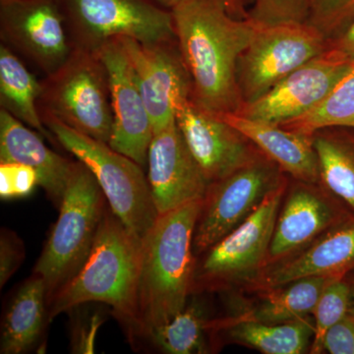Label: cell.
Masks as SVG:
<instances>
[{"label": "cell", "mask_w": 354, "mask_h": 354, "mask_svg": "<svg viewBox=\"0 0 354 354\" xmlns=\"http://www.w3.org/2000/svg\"><path fill=\"white\" fill-rule=\"evenodd\" d=\"M39 186L37 171L19 162H0V197L18 199L32 194Z\"/></svg>", "instance_id": "31"}, {"label": "cell", "mask_w": 354, "mask_h": 354, "mask_svg": "<svg viewBox=\"0 0 354 354\" xmlns=\"http://www.w3.org/2000/svg\"><path fill=\"white\" fill-rule=\"evenodd\" d=\"M285 174L261 152L232 174L209 183L195 228V255L206 252L243 223L266 198L288 183Z\"/></svg>", "instance_id": "8"}, {"label": "cell", "mask_w": 354, "mask_h": 354, "mask_svg": "<svg viewBox=\"0 0 354 354\" xmlns=\"http://www.w3.org/2000/svg\"><path fill=\"white\" fill-rule=\"evenodd\" d=\"M354 15V0H310L308 23L332 39Z\"/></svg>", "instance_id": "30"}, {"label": "cell", "mask_w": 354, "mask_h": 354, "mask_svg": "<svg viewBox=\"0 0 354 354\" xmlns=\"http://www.w3.org/2000/svg\"><path fill=\"white\" fill-rule=\"evenodd\" d=\"M349 302L351 288L342 278L335 279L326 286L313 311L314 337L310 353H323L326 333L348 315Z\"/></svg>", "instance_id": "28"}, {"label": "cell", "mask_w": 354, "mask_h": 354, "mask_svg": "<svg viewBox=\"0 0 354 354\" xmlns=\"http://www.w3.org/2000/svg\"><path fill=\"white\" fill-rule=\"evenodd\" d=\"M329 46V39L309 23L257 27L237 62V84L243 104L259 99Z\"/></svg>", "instance_id": "9"}, {"label": "cell", "mask_w": 354, "mask_h": 354, "mask_svg": "<svg viewBox=\"0 0 354 354\" xmlns=\"http://www.w3.org/2000/svg\"><path fill=\"white\" fill-rule=\"evenodd\" d=\"M329 41L330 46L341 51L354 62V15Z\"/></svg>", "instance_id": "34"}, {"label": "cell", "mask_w": 354, "mask_h": 354, "mask_svg": "<svg viewBox=\"0 0 354 354\" xmlns=\"http://www.w3.org/2000/svg\"><path fill=\"white\" fill-rule=\"evenodd\" d=\"M209 330H227L232 341L265 354H301L311 346L314 323L309 317L279 324L247 319L211 321Z\"/></svg>", "instance_id": "22"}, {"label": "cell", "mask_w": 354, "mask_h": 354, "mask_svg": "<svg viewBox=\"0 0 354 354\" xmlns=\"http://www.w3.org/2000/svg\"><path fill=\"white\" fill-rule=\"evenodd\" d=\"M228 12L236 18H246L253 0H223Z\"/></svg>", "instance_id": "35"}, {"label": "cell", "mask_w": 354, "mask_h": 354, "mask_svg": "<svg viewBox=\"0 0 354 354\" xmlns=\"http://www.w3.org/2000/svg\"><path fill=\"white\" fill-rule=\"evenodd\" d=\"M34 272L46 283L48 301L82 269L104 212L106 198L92 171L77 160Z\"/></svg>", "instance_id": "4"}, {"label": "cell", "mask_w": 354, "mask_h": 354, "mask_svg": "<svg viewBox=\"0 0 354 354\" xmlns=\"http://www.w3.org/2000/svg\"><path fill=\"white\" fill-rule=\"evenodd\" d=\"M0 39L46 76L74 50L58 0H0Z\"/></svg>", "instance_id": "11"}, {"label": "cell", "mask_w": 354, "mask_h": 354, "mask_svg": "<svg viewBox=\"0 0 354 354\" xmlns=\"http://www.w3.org/2000/svg\"><path fill=\"white\" fill-rule=\"evenodd\" d=\"M320 183L354 212V129L327 127L312 135Z\"/></svg>", "instance_id": "24"}, {"label": "cell", "mask_w": 354, "mask_h": 354, "mask_svg": "<svg viewBox=\"0 0 354 354\" xmlns=\"http://www.w3.org/2000/svg\"><path fill=\"white\" fill-rule=\"evenodd\" d=\"M147 177L158 216L204 199L209 181L174 121L153 134L147 158Z\"/></svg>", "instance_id": "17"}, {"label": "cell", "mask_w": 354, "mask_h": 354, "mask_svg": "<svg viewBox=\"0 0 354 354\" xmlns=\"http://www.w3.org/2000/svg\"><path fill=\"white\" fill-rule=\"evenodd\" d=\"M209 323L201 302L192 300L171 321L146 337L165 353H207L205 334L209 330Z\"/></svg>", "instance_id": "26"}, {"label": "cell", "mask_w": 354, "mask_h": 354, "mask_svg": "<svg viewBox=\"0 0 354 354\" xmlns=\"http://www.w3.org/2000/svg\"><path fill=\"white\" fill-rule=\"evenodd\" d=\"M152 121L153 134L176 121L177 102L190 97L191 78L176 38L143 44L120 38Z\"/></svg>", "instance_id": "13"}, {"label": "cell", "mask_w": 354, "mask_h": 354, "mask_svg": "<svg viewBox=\"0 0 354 354\" xmlns=\"http://www.w3.org/2000/svg\"><path fill=\"white\" fill-rule=\"evenodd\" d=\"M158 3H160V6L165 7V8L171 9L174 8V6H176L177 4L180 3L183 0H155Z\"/></svg>", "instance_id": "36"}, {"label": "cell", "mask_w": 354, "mask_h": 354, "mask_svg": "<svg viewBox=\"0 0 354 354\" xmlns=\"http://www.w3.org/2000/svg\"><path fill=\"white\" fill-rule=\"evenodd\" d=\"M176 121L209 183L232 174L261 153L236 128L205 111L190 97L177 102Z\"/></svg>", "instance_id": "15"}, {"label": "cell", "mask_w": 354, "mask_h": 354, "mask_svg": "<svg viewBox=\"0 0 354 354\" xmlns=\"http://www.w3.org/2000/svg\"><path fill=\"white\" fill-rule=\"evenodd\" d=\"M344 221L341 205L322 184L295 179L281 203L264 268L299 252Z\"/></svg>", "instance_id": "16"}, {"label": "cell", "mask_w": 354, "mask_h": 354, "mask_svg": "<svg viewBox=\"0 0 354 354\" xmlns=\"http://www.w3.org/2000/svg\"><path fill=\"white\" fill-rule=\"evenodd\" d=\"M288 184L272 192L243 223L203 253L202 260L196 261L192 295L225 288L242 279L250 281L259 274Z\"/></svg>", "instance_id": "10"}, {"label": "cell", "mask_w": 354, "mask_h": 354, "mask_svg": "<svg viewBox=\"0 0 354 354\" xmlns=\"http://www.w3.org/2000/svg\"><path fill=\"white\" fill-rule=\"evenodd\" d=\"M353 64L341 51L329 46L259 99L243 104L237 114L272 124L295 120L320 104Z\"/></svg>", "instance_id": "12"}, {"label": "cell", "mask_w": 354, "mask_h": 354, "mask_svg": "<svg viewBox=\"0 0 354 354\" xmlns=\"http://www.w3.org/2000/svg\"><path fill=\"white\" fill-rule=\"evenodd\" d=\"M41 82L39 113H48L92 138L109 143L113 134L109 74L95 53L74 50L67 62Z\"/></svg>", "instance_id": "6"}, {"label": "cell", "mask_w": 354, "mask_h": 354, "mask_svg": "<svg viewBox=\"0 0 354 354\" xmlns=\"http://www.w3.org/2000/svg\"><path fill=\"white\" fill-rule=\"evenodd\" d=\"M218 118L236 128L295 180L314 183L320 181L318 158L311 136L237 113L223 114Z\"/></svg>", "instance_id": "20"}, {"label": "cell", "mask_w": 354, "mask_h": 354, "mask_svg": "<svg viewBox=\"0 0 354 354\" xmlns=\"http://www.w3.org/2000/svg\"><path fill=\"white\" fill-rule=\"evenodd\" d=\"M48 321L46 283L32 274L7 305L1 325L0 353H27L38 344Z\"/></svg>", "instance_id": "21"}, {"label": "cell", "mask_w": 354, "mask_h": 354, "mask_svg": "<svg viewBox=\"0 0 354 354\" xmlns=\"http://www.w3.org/2000/svg\"><path fill=\"white\" fill-rule=\"evenodd\" d=\"M24 246L13 232L2 230L0 237V286L3 288L24 259Z\"/></svg>", "instance_id": "32"}, {"label": "cell", "mask_w": 354, "mask_h": 354, "mask_svg": "<svg viewBox=\"0 0 354 354\" xmlns=\"http://www.w3.org/2000/svg\"><path fill=\"white\" fill-rule=\"evenodd\" d=\"M41 116L58 143L94 174L111 211L143 241L158 218L145 169L106 142L76 131L50 114Z\"/></svg>", "instance_id": "5"}, {"label": "cell", "mask_w": 354, "mask_h": 354, "mask_svg": "<svg viewBox=\"0 0 354 354\" xmlns=\"http://www.w3.org/2000/svg\"><path fill=\"white\" fill-rule=\"evenodd\" d=\"M203 199L158 216L144 237L138 281V334L171 321L192 295L195 259L193 241Z\"/></svg>", "instance_id": "2"}, {"label": "cell", "mask_w": 354, "mask_h": 354, "mask_svg": "<svg viewBox=\"0 0 354 354\" xmlns=\"http://www.w3.org/2000/svg\"><path fill=\"white\" fill-rule=\"evenodd\" d=\"M74 50L97 53L114 39H176L174 16L155 0H58Z\"/></svg>", "instance_id": "7"}, {"label": "cell", "mask_w": 354, "mask_h": 354, "mask_svg": "<svg viewBox=\"0 0 354 354\" xmlns=\"http://www.w3.org/2000/svg\"><path fill=\"white\" fill-rule=\"evenodd\" d=\"M41 82L27 69L13 50L0 44V106L44 138L57 142L46 127L38 102Z\"/></svg>", "instance_id": "23"}, {"label": "cell", "mask_w": 354, "mask_h": 354, "mask_svg": "<svg viewBox=\"0 0 354 354\" xmlns=\"http://www.w3.org/2000/svg\"><path fill=\"white\" fill-rule=\"evenodd\" d=\"M177 44L191 78L193 102L216 116L237 113L239 57L257 26L234 17L223 0H183L171 9Z\"/></svg>", "instance_id": "1"}, {"label": "cell", "mask_w": 354, "mask_h": 354, "mask_svg": "<svg viewBox=\"0 0 354 354\" xmlns=\"http://www.w3.org/2000/svg\"><path fill=\"white\" fill-rule=\"evenodd\" d=\"M337 277L311 276L298 279L278 288L262 290L263 297L253 311L239 319L266 324L300 320L313 314L326 286Z\"/></svg>", "instance_id": "25"}, {"label": "cell", "mask_w": 354, "mask_h": 354, "mask_svg": "<svg viewBox=\"0 0 354 354\" xmlns=\"http://www.w3.org/2000/svg\"><path fill=\"white\" fill-rule=\"evenodd\" d=\"M41 137L0 109V162H19L34 169L38 174L39 186L59 206L76 162L51 151Z\"/></svg>", "instance_id": "19"}, {"label": "cell", "mask_w": 354, "mask_h": 354, "mask_svg": "<svg viewBox=\"0 0 354 354\" xmlns=\"http://www.w3.org/2000/svg\"><path fill=\"white\" fill-rule=\"evenodd\" d=\"M143 241L106 209L82 269L48 301L50 321L80 305L104 304L132 337L138 334V281Z\"/></svg>", "instance_id": "3"}, {"label": "cell", "mask_w": 354, "mask_h": 354, "mask_svg": "<svg viewBox=\"0 0 354 354\" xmlns=\"http://www.w3.org/2000/svg\"><path fill=\"white\" fill-rule=\"evenodd\" d=\"M290 131L312 136L327 127L354 129V64L325 99L308 113L281 123Z\"/></svg>", "instance_id": "27"}, {"label": "cell", "mask_w": 354, "mask_h": 354, "mask_svg": "<svg viewBox=\"0 0 354 354\" xmlns=\"http://www.w3.org/2000/svg\"><path fill=\"white\" fill-rule=\"evenodd\" d=\"M95 55L101 58L109 74L113 113L109 145L145 169L153 128L121 39L109 41Z\"/></svg>", "instance_id": "14"}, {"label": "cell", "mask_w": 354, "mask_h": 354, "mask_svg": "<svg viewBox=\"0 0 354 354\" xmlns=\"http://www.w3.org/2000/svg\"><path fill=\"white\" fill-rule=\"evenodd\" d=\"M354 268V221H342L299 252L261 270L251 288L266 290L311 276L342 278Z\"/></svg>", "instance_id": "18"}, {"label": "cell", "mask_w": 354, "mask_h": 354, "mask_svg": "<svg viewBox=\"0 0 354 354\" xmlns=\"http://www.w3.org/2000/svg\"><path fill=\"white\" fill-rule=\"evenodd\" d=\"M323 349L332 354H354V316L348 314L326 333Z\"/></svg>", "instance_id": "33"}, {"label": "cell", "mask_w": 354, "mask_h": 354, "mask_svg": "<svg viewBox=\"0 0 354 354\" xmlns=\"http://www.w3.org/2000/svg\"><path fill=\"white\" fill-rule=\"evenodd\" d=\"M310 0H253L248 18L257 27L308 23Z\"/></svg>", "instance_id": "29"}]
</instances>
